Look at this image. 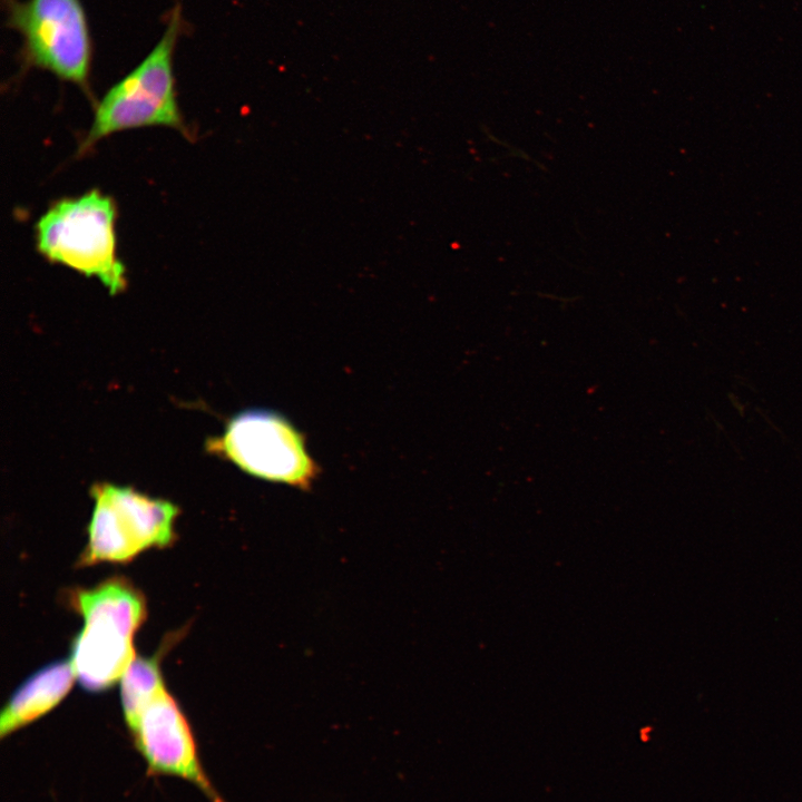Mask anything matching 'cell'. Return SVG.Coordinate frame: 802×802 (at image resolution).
<instances>
[{"label": "cell", "mask_w": 802, "mask_h": 802, "mask_svg": "<svg viewBox=\"0 0 802 802\" xmlns=\"http://www.w3.org/2000/svg\"><path fill=\"white\" fill-rule=\"evenodd\" d=\"M95 507L81 564L125 563L144 549L172 542L178 514L173 503L108 483L91 489Z\"/></svg>", "instance_id": "cell-6"}, {"label": "cell", "mask_w": 802, "mask_h": 802, "mask_svg": "<svg viewBox=\"0 0 802 802\" xmlns=\"http://www.w3.org/2000/svg\"><path fill=\"white\" fill-rule=\"evenodd\" d=\"M7 26L22 39V71H49L90 92L92 38L81 0H2Z\"/></svg>", "instance_id": "cell-4"}, {"label": "cell", "mask_w": 802, "mask_h": 802, "mask_svg": "<svg viewBox=\"0 0 802 802\" xmlns=\"http://www.w3.org/2000/svg\"><path fill=\"white\" fill-rule=\"evenodd\" d=\"M129 733L149 775L183 779L211 802H226L207 776L189 723L166 688L145 706Z\"/></svg>", "instance_id": "cell-7"}, {"label": "cell", "mask_w": 802, "mask_h": 802, "mask_svg": "<svg viewBox=\"0 0 802 802\" xmlns=\"http://www.w3.org/2000/svg\"><path fill=\"white\" fill-rule=\"evenodd\" d=\"M116 206L94 189L55 203L36 224L37 250L47 260L95 276L110 294L126 286L116 251Z\"/></svg>", "instance_id": "cell-3"}, {"label": "cell", "mask_w": 802, "mask_h": 802, "mask_svg": "<svg viewBox=\"0 0 802 802\" xmlns=\"http://www.w3.org/2000/svg\"><path fill=\"white\" fill-rule=\"evenodd\" d=\"M184 28L177 4L150 52L98 101L79 153L114 133L133 128L165 126L186 134L174 77V53Z\"/></svg>", "instance_id": "cell-2"}, {"label": "cell", "mask_w": 802, "mask_h": 802, "mask_svg": "<svg viewBox=\"0 0 802 802\" xmlns=\"http://www.w3.org/2000/svg\"><path fill=\"white\" fill-rule=\"evenodd\" d=\"M75 678L70 662L50 664L29 677L1 711L0 737L11 735L53 710L68 694Z\"/></svg>", "instance_id": "cell-8"}, {"label": "cell", "mask_w": 802, "mask_h": 802, "mask_svg": "<svg viewBox=\"0 0 802 802\" xmlns=\"http://www.w3.org/2000/svg\"><path fill=\"white\" fill-rule=\"evenodd\" d=\"M72 600L84 627L71 646L70 664L84 688L100 692L121 678L135 658L133 639L146 614L145 602L124 578L80 589Z\"/></svg>", "instance_id": "cell-1"}, {"label": "cell", "mask_w": 802, "mask_h": 802, "mask_svg": "<svg viewBox=\"0 0 802 802\" xmlns=\"http://www.w3.org/2000/svg\"><path fill=\"white\" fill-rule=\"evenodd\" d=\"M208 448L251 476L302 490L311 489L320 475L303 433L271 410H246L233 417Z\"/></svg>", "instance_id": "cell-5"}, {"label": "cell", "mask_w": 802, "mask_h": 802, "mask_svg": "<svg viewBox=\"0 0 802 802\" xmlns=\"http://www.w3.org/2000/svg\"><path fill=\"white\" fill-rule=\"evenodd\" d=\"M121 705L129 732L135 727L145 706L165 688L157 662L135 657L121 676Z\"/></svg>", "instance_id": "cell-9"}]
</instances>
